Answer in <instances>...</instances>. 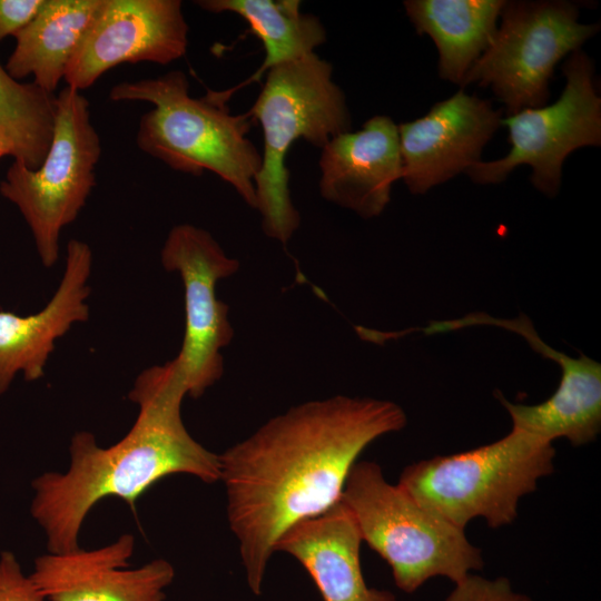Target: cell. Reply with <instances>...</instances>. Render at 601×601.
Instances as JSON below:
<instances>
[{"label":"cell","mask_w":601,"mask_h":601,"mask_svg":"<svg viewBox=\"0 0 601 601\" xmlns=\"http://www.w3.org/2000/svg\"><path fill=\"white\" fill-rule=\"evenodd\" d=\"M495 396L509 412L513 428L549 442L564 437L580 446L600 433L601 372L561 377L554 394L535 405L513 404L500 391Z\"/></svg>","instance_id":"20"},{"label":"cell","mask_w":601,"mask_h":601,"mask_svg":"<svg viewBox=\"0 0 601 601\" xmlns=\"http://www.w3.org/2000/svg\"><path fill=\"white\" fill-rule=\"evenodd\" d=\"M362 542L351 511L338 501L288 528L274 552L293 555L312 577L324 601H396L392 592L366 584L359 560Z\"/></svg>","instance_id":"16"},{"label":"cell","mask_w":601,"mask_h":601,"mask_svg":"<svg viewBox=\"0 0 601 601\" xmlns=\"http://www.w3.org/2000/svg\"><path fill=\"white\" fill-rule=\"evenodd\" d=\"M319 193L324 199L368 219L382 214L393 184L402 178L398 129L387 116L332 138L322 148Z\"/></svg>","instance_id":"14"},{"label":"cell","mask_w":601,"mask_h":601,"mask_svg":"<svg viewBox=\"0 0 601 601\" xmlns=\"http://www.w3.org/2000/svg\"><path fill=\"white\" fill-rule=\"evenodd\" d=\"M486 50L466 72L462 87H490L509 115L545 105L555 65L594 36L599 23H580L566 1H510Z\"/></svg>","instance_id":"8"},{"label":"cell","mask_w":601,"mask_h":601,"mask_svg":"<svg viewBox=\"0 0 601 601\" xmlns=\"http://www.w3.org/2000/svg\"><path fill=\"white\" fill-rule=\"evenodd\" d=\"M42 3L43 0H0V41L29 23Z\"/></svg>","instance_id":"24"},{"label":"cell","mask_w":601,"mask_h":601,"mask_svg":"<svg viewBox=\"0 0 601 601\" xmlns=\"http://www.w3.org/2000/svg\"><path fill=\"white\" fill-rule=\"evenodd\" d=\"M444 601H535L525 593L514 590L505 577L489 579L471 573L454 583Z\"/></svg>","instance_id":"22"},{"label":"cell","mask_w":601,"mask_h":601,"mask_svg":"<svg viewBox=\"0 0 601 601\" xmlns=\"http://www.w3.org/2000/svg\"><path fill=\"white\" fill-rule=\"evenodd\" d=\"M187 395L175 361L145 370L128 398L139 407L130 431L101 447L87 431L70 442L66 472L48 471L31 486V516L43 530L50 553L73 551L89 511L106 497L124 500L131 509L150 486L170 474H188L205 483L220 480L218 454L198 443L181 418Z\"/></svg>","instance_id":"2"},{"label":"cell","mask_w":601,"mask_h":601,"mask_svg":"<svg viewBox=\"0 0 601 601\" xmlns=\"http://www.w3.org/2000/svg\"><path fill=\"white\" fill-rule=\"evenodd\" d=\"M109 97L154 106L138 125L136 141L140 150L184 174H216L256 209L254 183L262 154L247 137L253 122L247 112L231 115L211 91L193 98L188 78L180 70L117 83Z\"/></svg>","instance_id":"3"},{"label":"cell","mask_w":601,"mask_h":601,"mask_svg":"<svg viewBox=\"0 0 601 601\" xmlns=\"http://www.w3.org/2000/svg\"><path fill=\"white\" fill-rule=\"evenodd\" d=\"M135 549L126 533L105 546L40 555L30 574L49 601H164L175 569L165 559L128 569Z\"/></svg>","instance_id":"13"},{"label":"cell","mask_w":601,"mask_h":601,"mask_svg":"<svg viewBox=\"0 0 601 601\" xmlns=\"http://www.w3.org/2000/svg\"><path fill=\"white\" fill-rule=\"evenodd\" d=\"M102 1L43 0L32 20L13 36L8 73L17 80L32 76V82L55 93Z\"/></svg>","instance_id":"17"},{"label":"cell","mask_w":601,"mask_h":601,"mask_svg":"<svg viewBox=\"0 0 601 601\" xmlns=\"http://www.w3.org/2000/svg\"><path fill=\"white\" fill-rule=\"evenodd\" d=\"M100 155L88 100L66 86L56 96L52 140L39 168L13 160L0 181V194L24 217L46 267L57 262L60 233L78 217L95 186Z\"/></svg>","instance_id":"7"},{"label":"cell","mask_w":601,"mask_h":601,"mask_svg":"<svg viewBox=\"0 0 601 601\" xmlns=\"http://www.w3.org/2000/svg\"><path fill=\"white\" fill-rule=\"evenodd\" d=\"M554 457L552 442L512 428L493 443L414 462L397 484L460 529L476 518L499 529L513 523L520 500L553 473Z\"/></svg>","instance_id":"6"},{"label":"cell","mask_w":601,"mask_h":601,"mask_svg":"<svg viewBox=\"0 0 601 601\" xmlns=\"http://www.w3.org/2000/svg\"><path fill=\"white\" fill-rule=\"evenodd\" d=\"M10 156V149L7 142L0 137V157Z\"/></svg>","instance_id":"25"},{"label":"cell","mask_w":601,"mask_h":601,"mask_svg":"<svg viewBox=\"0 0 601 601\" xmlns=\"http://www.w3.org/2000/svg\"><path fill=\"white\" fill-rule=\"evenodd\" d=\"M593 62L584 52H572L563 66L566 83L559 99L502 119L509 128L508 155L479 161L465 174L477 184H499L514 168L529 165L534 187L549 197L555 196L568 155L581 147L601 145V99L593 85Z\"/></svg>","instance_id":"9"},{"label":"cell","mask_w":601,"mask_h":601,"mask_svg":"<svg viewBox=\"0 0 601 601\" xmlns=\"http://www.w3.org/2000/svg\"><path fill=\"white\" fill-rule=\"evenodd\" d=\"M56 95L35 82L22 83L0 63V137L14 161L35 170L53 135Z\"/></svg>","instance_id":"21"},{"label":"cell","mask_w":601,"mask_h":601,"mask_svg":"<svg viewBox=\"0 0 601 601\" xmlns=\"http://www.w3.org/2000/svg\"><path fill=\"white\" fill-rule=\"evenodd\" d=\"M91 263L90 247L71 239L62 279L50 302L29 316L0 311V395L19 372L27 381L42 377L55 341L72 324L88 319Z\"/></svg>","instance_id":"15"},{"label":"cell","mask_w":601,"mask_h":601,"mask_svg":"<svg viewBox=\"0 0 601 601\" xmlns=\"http://www.w3.org/2000/svg\"><path fill=\"white\" fill-rule=\"evenodd\" d=\"M501 116L489 100L462 89L425 116L397 126L402 179L410 191L424 194L481 161Z\"/></svg>","instance_id":"12"},{"label":"cell","mask_w":601,"mask_h":601,"mask_svg":"<svg viewBox=\"0 0 601 601\" xmlns=\"http://www.w3.org/2000/svg\"><path fill=\"white\" fill-rule=\"evenodd\" d=\"M0 601H49L11 551L0 553Z\"/></svg>","instance_id":"23"},{"label":"cell","mask_w":601,"mask_h":601,"mask_svg":"<svg viewBox=\"0 0 601 601\" xmlns=\"http://www.w3.org/2000/svg\"><path fill=\"white\" fill-rule=\"evenodd\" d=\"M187 46L180 0H104L63 79L81 91L120 63L168 65L181 58Z\"/></svg>","instance_id":"11"},{"label":"cell","mask_w":601,"mask_h":601,"mask_svg":"<svg viewBox=\"0 0 601 601\" xmlns=\"http://www.w3.org/2000/svg\"><path fill=\"white\" fill-rule=\"evenodd\" d=\"M195 3L208 12L240 16L264 47L263 63L249 78L227 90L213 91L225 105L237 90L259 81L282 63L313 53L327 39L319 18L302 12L298 0H198Z\"/></svg>","instance_id":"19"},{"label":"cell","mask_w":601,"mask_h":601,"mask_svg":"<svg viewBox=\"0 0 601 601\" xmlns=\"http://www.w3.org/2000/svg\"><path fill=\"white\" fill-rule=\"evenodd\" d=\"M339 501L351 511L362 541L386 561L396 587L406 593L436 577L456 583L484 565L482 551L464 529L388 483L375 462L354 463Z\"/></svg>","instance_id":"5"},{"label":"cell","mask_w":601,"mask_h":601,"mask_svg":"<svg viewBox=\"0 0 601 601\" xmlns=\"http://www.w3.org/2000/svg\"><path fill=\"white\" fill-rule=\"evenodd\" d=\"M161 263L168 272H177L184 285L185 333L175 361L187 395L197 398L224 373L220 352L231 342L234 329L228 306L216 296V284L234 275L240 264L207 230L189 224L171 228Z\"/></svg>","instance_id":"10"},{"label":"cell","mask_w":601,"mask_h":601,"mask_svg":"<svg viewBox=\"0 0 601 601\" xmlns=\"http://www.w3.org/2000/svg\"><path fill=\"white\" fill-rule=\"evenodd\" d=\"M406 421L394 402L336 395L293 406L218 454L228 525L254 594L279 536L337 503L363 450Z\"/></svg>","instance_id":"1"},{"label":"cell","mask_w":601,"mask_h":601,"mask_svg":"<svg viewBox=\"0 0 601 601\" xmlns=\"http://www.w3.org/2000/svg\"><path fill=\"white\" fill-rule=\"evenodd\" d=\"M502 0H407L406 13L417 33L428 35L439 50V73L461 85L497 30Z\"/></svg>","instance_id":"18"},{"label":"cell","mask_w":601,"mask_h":601,"mask_svg":"<svg viewBox=\"0 0 601 601\" xmlns=\"http://www.w3.org/2000/svg\"><path fill=\"white\" fill-rule=\"evenodd\" d=\"M332 65L315 52L282 63L265 82L247 111L263 131L262 166L255 193L264 233L286 244L299 228L300 215L289 193L286 156L296 140L323 148L351 130L343 90L333 81Z\"/></svg>","instance_id":"4"}]
</instances>
